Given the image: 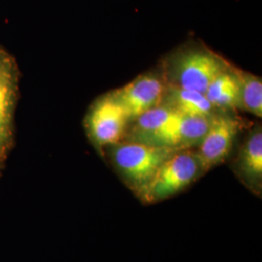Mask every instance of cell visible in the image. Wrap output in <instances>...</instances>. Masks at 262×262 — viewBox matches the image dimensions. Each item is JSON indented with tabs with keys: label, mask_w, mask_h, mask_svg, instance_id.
<instances>
[{
	"label": "cell",
	"mask_w": 262,
	"mask_h": 262,
	"mask_svg": "<svg viewBox=\"0 0 262 262\" xmlns=\"http://www.w3.org/2000/svg\"><path fill=\"white\" fill-rule=\"evenodd\" d=\"M231 64L203 44H188L174 51L163 63L166 84L205 94L209 84Z\"/></svg>",
	"instance_id": "obj_1"
},
{
	"label": "cell",
	"mask_w": 262,
	"mask_h": 262,
	"mask_svg": "<svg viewBox=\"0 0 262 262\" xmlns=\"http://www.w3.org/2000/svg\"><path fill=\"white\" fill-rule=\"evenodd\" d=\"M104 151L124 183L138 194L175 150L122 140L108 146Z\"/></svg>",
	"instance_id": "obj_2"
},
{
	"label": "cell",
	"mask_w": 262,
	"mask_h": 262,
	"mask_svg": "<svg viewBox=\"0 0 262 262\" xmlns=\"http://www.w3.org/2000/svg\"><path fill=\"white\" fill-rule=\"evenodd\" d=\"M203 174L196 151L175 150L138 195L146 203H157L178 194Z\"/></svg>",
	"instance_id": "obj_3"
},
{
	"label": "cell",
	"mask_w": 262,
	"mask_h": 262,
	"mask_svg": "<svg viewBox=\"0 0 262 262\" xmlns=\"http://www.w3.org/2000/svg\"><path fill=\"white\" fill-rule=\"evenodd\" d=\"M88 137L99 151L123 140L129 119L122 105L110 94L97 98L89 108L84 121Z\"/></svg>",
	"instance_id": "obj_4"
},
{
	"label": "cell",
	"mask_w": 262,
	"mask_h": 262,
	"mask_svg": "<svg viewBox=\"0 0 262 262\" xmlns=\"http://www.w3.org/2000/svg\"><path fill=\"white\" fill-rule=\"evenodd\" d=\"M19 66L16 58L0 49V159L6 161L15 142V111L19 98Z\"/></svg>",
	"instance_id": "obj_5"
},
{
	"label": "cell",
	"mask_w": 262,
	"mask_h": 262,
	"mask_svg": "<svg viewBox=\"0 0 262 262\" xmlns=\"http://www.w3.org/2000/svg\"><path fill=\"white\" fill-rule=\"evenodd\" d=\"M241 128L240 122L228 112L213 115L206 134L197 147L196 154L204 173L225 161Z\"/></svg>",
	"instance_id": "obj_6"
},
{
	"label": "cell",
	"mask_w": 262,
	"mask_h": 262,
	"mask_svg": "<svg viewBox=\"0 0 262 262\" xmlns=\"http://www.w3.org/2000/svg\"><path fill=\"white\" fill-rule=\"evenodd\" d=\"M165 89L166 82L162 73H148L109 94L122 105L130 122L141 114L160 105Z\"/></svg>",
	"instance_id": "obj_7"
},
{
	"label": "cell",
	"mask_w": 262,
	"mask_h": 262,
	"mask_svg": "<svg viewBox=\"0 0 262 262\" xmlns=\"http://www.w3.org/2000/svg\"><path fill=\"white\" fill-rule=\"evenodd\" d=\"M179 113L159 105L129 122L123 140L162 147V141L178 118Z\"/></svg>",
	"instance_id": "obj_8"
},
{
	"label": "cell",
	"mask_w": 262,
	"mask_h": 262,
	"mask_svg": "<svg viewBox=\"0 0 262 262\" xmlns=\"http://www.w3.org/2000/svg\"><path fill=\"white\" fill-rule=\"evenodd\" d=\"M236 173L244 184L255 192L262 187V130L256 124L247 135L236 161Z\"/></svg>",
	"instance_id": "obj_9"
},
{
	"label": "cell",
	"mask_w": 262,
	"mask_h": 262,
	"mask_svg": "<svg viewBox=\"0 0 262 262\" xmlns=\"http://www.w3.org/2000/svg\"><path fill=\"white\" fill-rule=\"evenodd\" d=\"M212 117L179 114L169 135L167 148L175 150L197 148L206 134Z\"/></svg>",
	"instance_id": "obj_10"
},
{
	"label": "cell",
	"mask_w": 262,
	"mask_h": 262,
	"mask_svg": "<svg viewBox=\"0 0 262 262\" xmlns=\"http://www.w3.org/2000/svg\"><path fill=\"white\" fill-rule=\"evenodd\" d=\"M160 105L167 106L179 114L212 117L217 112L205 94L166 84Z\"/></svg>",
	"instance_id": "obj_11"
},
{
	"label": "cell",
	"mask_w": 262,
	"mask_h": 262,
	"mask_svg": "<svg viewBox=\"0 0 262 262\" xmlns=\"http://www.w3.org/2000/svg\"><path fill=\"white\" fill-rule=\"evenodd\" d=\"M236 73L239 82L240 109L261 118V78L238 68H236Z\"/></svg>",
	"instance_id": "obj_12"
},
{
	"label": "cell",
	"mask_w": 262,
	"mask_h": 262,
	"mask_svg": "<svg viewBox=\"0 0 262 262\" xmlns=\"http://www.w3.org/2000/svg\"><path fill=\"white\" fill-rule=\"evenodd\" d=\"M4 163H5V161L3 159H0V176H1L2 170H3V167H4Z\"/></svg>",
	"instance_id": "obj_13"
},
{
	"label": "cell",
	"mask_w": 262,
	"mask_h": 262,
	"mask_svg": "<svg viewBox=\"0 0 262 262\" xmlns=\"http://www.w3.org/2000/svg\"><path fill=\"white\" fill-rule=\"evenodd\" d=\"M0 49H1V47H0Z\"/></svg>",
	"instance_id": "obj_14"
}]
</instances>
